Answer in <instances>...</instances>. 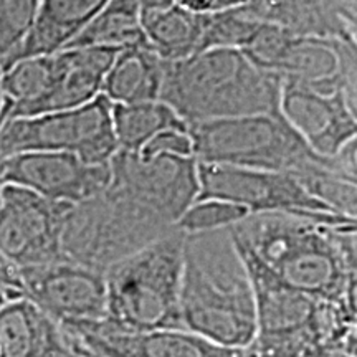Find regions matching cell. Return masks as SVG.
<instances>
[{
    "label": "cell",
    "instance_id": "ffe728a7",
    "mask_svg": "<svg viewBox=\"0 0 357 357\" xmlns=\"http://www.w3.org/2000/svg\"><path fill=\"white\" fill-rule=\"evenodd\" d=\"M205 13L178 6L146 8L141 12V29L147 47L164 61L185 60L200 52Z\"/></svg>",
    "mask_w": 357,
    "mask_h": 357
},
{
    "label": "cell",
    "instance_id": "3957f363",
    "mask_svg": "<svg viewBox=\"0 0 357 357\" xmlns=\"http://www.w3.org/2000/svg\"><path fill=\"white\" fill-rule=\"evenodd\" d=\"M190 134L197 162L289 174L319 202L337 182L356 181V141L334 158H323L281 113L197 124Z\"/></svg>",
    "mask_w": 357,
    "mask_h": 357
},
{
    "label": "cell",
    "instance_id": "2e32d148",
    "mask_svg": "<svg viewBox=\"0 0 357 357\" xmlns=\"http://www.w3.org/2000/svg\"><path fill=\"white\" fill-rule=\"evenodd\" d=\"M116 53L118 50L98 47L66 48L53 53L55 70L50 86L20 118L58 113L88 105L101 95L102 82Z\"/></svg>",
    "mask_w": 357,
    "mask_h": 357
},
{
    "label": "cell",
    "instance_id": "5bb4252c",
    "mask_svg": "<svg viewBox=\"0 0 357 357\" xmlns=\"http://www.w3.org/2000/svg\"><path fill=\"white\" fill-rule=\"evenodd\" d=\"M280 113L323 158H334L356 141V93L347 89L319 91L305 84L283 82Z\"/></svg>",
    "mask_w": 357,
    "mask_h": 357
},
{
    "label": "cell",
    "instance_id": "836d02e7",
    "mask_svg": "<svg viewBox=\"0 0 357 357\" xmlns=\"http://www.w3.org/2000/svg\"><path fill=\"white\" fill-rule=\"evenodd\" d=\"M83 354H84V352H83ZM88 356V354H86ZM89 357H93V356H89Z\"/></svg>",
    "mask_w": 357,
    "mask_h": 357
},
{
    "label": "cell",
    "instance_id": "1f68e13d",
    "mask_svg": "<svg viewBox=\"0 0 357 357\" xmlns=\"http://www.w3.org/2000/svg\"><path fill=\"white\" fill-rule=\"evenodd\" d=\"M3 177H2V159H0V199H2V189H3Z\"/></svg>",
    "mask_w": 357,
    "mask_h": 357
},
{
    "label": "cell",
    "instance_id": "4316f807",
    "mask_svg": "<svg viewBox=\"0 0 357 357\" xmlns=\"http://www.w3.org/2000/svg\"><path fill=\"white\" fill-rule=\"evenodd\" d=\"M0 294H3L7 300L24 298L19 270L3 258H0Z\"/></svg>",
    "mask_w": 357,
    "mask_h": 357
},
{
    "label": "cell",
    "instance_id": "7a4b0ae2",
    "mask_svg": "<svg viewBox=\"0 0 357 357\" xmlns=\"http://www.w3.org/2000/svg\"><path fill=\"white\" fill-rule=\"evenodd\" d=\"M230 236L287 287L356 311V218L337 213H257Z\"/></svg>",
    "mask_w": 357,
    "mask_h": 357
},
{
    "label": "cell",
    "instance_id": "8992f818",
    "mask_svg": "<svg viewBox=\"0 0 357 357\" xmlns=\"http://www.w3.org/2000/svg\"><path fill=\"white\" fill-rule=\"evenodd\" d=\"M238 250V248H236ZM255 296L253 357H357L356 311L287 287L240 252Z\"/></svg>",
    "mask_w": 357,
    "mask_h": 357
},
{
    "label": "cell",
    "instance_id": "603a6c76",
    "mask_svg": "<svg viewBox=\"0 0 357 357\" xmlns=\"http://www.w3.org/2000/svg\"><path fill=\"white\" fill-rule=\"evenodd\" d=\"M263 24L247 7L230 10L207 12L200 52L212 48H235L243 50ZM199 52V53H200Z\"/></svg>",
    "mask_w": 357,
    "mask_h": 357
},
{
    "label": "cell",
    "instance_id": "d6986e66",
    "mask_svg": "<svg viewBox=\"0 0 357 357\" xmlns=\"http://www.w3.org/2000/svg\"><path fill=\"white\" fill-rule=\"evenodd\" d=\"M164 79V60L147 47L134 45L118 50L111 63L101 95L111 105L155 101L160 98Z\"/></svg>",
    "mask_w": 357,
    "mask_h": 357
},
{
    "label": "cell",
    "instance_id": "d4e9b609",
    "mask_svg": "<svg viewBox=\"0 0 357 357\" xmlns=\"http://www.w3.org/2000/svg\"><path fill=\"white\" fill-rule=\"evenodd\" d=\"M250 215L247 208L218 199H197L178 218L176 229L184 235L227 230Z\"/></svg>",
    "mask_w": 357,
    "mask_h": 357
},
{
    "label": "cell",
    "instance_id": "9c48e42d",
    "mask_svg": "<svg viewBox=\"0 0 357 357\" xmlns=\"http://www.w3.org/2000/svg\"><path fill=\"white\" fill-rule=\"evenodd\" d=\"M22 153H68L108 164L118 153L111 102L100 95L75 109L8 119L0 129V159Z\"/></svg>",
    "mask_w": 357,
    "mask_h": 357
},
{
    "label": "cell",
    "instance_id": "6da1fadb",
    "mask_svg": "<svg viewBox=\"0 0 357 357\" xmlns=\"http://www.w3.org/2000/svg\"><path fill=\"white\" fill-rule=\"evenodd\" d=\"M109 181L91 199L70 205L61 231L68 261L102 271L176 230L199 195L195 158L118 151Z\"/></svg>",
    "mask_w": 357,
    "mask_h": 357
},
{
    "label": "cell",
    "instance_id": "277c9868",
    "mask_svg": "<svg viewBox=\"0 0 357 357\" xmlns=\"http://www.w3.org/2000/svg\"><path fill=\"white\" fill-rule=\"evenodd\" d=\"M178 307L185 331L231 349L253 344L255 296L230 229L185 235Z\"/></svg>",
    "mask_w": 357,
    "mask_h": 357
},
{
    "label": "cell",
    "instance_id": "f546056e",
    "mask_svg": "<svg viewBox=\"0 0 357 357\" xmlns=\"http://www.w3.org/2000/svg\"><path fill=\"white\" fill-rule=\"evenodd\" d=\"M8 119V111L6 108V102L2 100V95H0V129H2L3 124Z\"/></svg>",
    "mask_w": 357,
    "mask_h": 357
},
{
    "label": "cell",
    "instance_id": "ac0fdd59",
    "mask_svg": "<svg viewBox=\"0 0 357 357\" xmlns=\"http://www.w3.org/2000/svg\"><path fill=\"white\" fill-rule=\"evenodd\" d=\"M108 2L109 0H40L37 20L17 60L53 55L68 48Z\"/></svg>",
    "mask_w": 357,
    "mask_h": 357
},
{
    "label": "cell",
    "instance_id": "52a82bcc",
    "mask_svg": "<svg viewBox=\"0 0 357 357\" xmlns=\"http://www.w3.org/2000/svg\"><path fill=\"white\" fill-rule=\"evenodd\" d=\"M185 235L177 229L105 271L106 318L136 333L184 329L181 283Z\"/></svg>",
    "mask_w": 357,
    "mask_h": 357
},
{
    "label": "cell",
    "instance_id": "7c38bea8",
    "mask_svg": "<svg viewBox=\"0 0 357 357\" xmlns=\"http://www.w3.org/2000/svg\"><path fill=\"white\" fill-rule=\"evenodd\" d=\"M68 347L93 357H253L250 349L223 347L185 329L136 333L108 321L58 324Z\"/></svg>",
    "mask_w": 357,
    "mask_h": 357
},
{
    "label": "cell",
    "instance_id": "44dd1931",
    "mask_svg": "<svg viewBox=\"0 0 357 357\" xmlns=\"http://www.w3.org/2000/svg\"><path fill=\"white\" fill-rule=\"evenodd\" d=\"M111 121L118 151L139 154L147 142L167 129H189L164 101L111 105Z\"/></svg>",
    "mask_w": 357,
    "mask_h": 357
},
{
    "label": "cell",
    "instance_id": "7402d4cb",
    "mask_svg": "<svg viewBox=\"0 0 357 357\" xmlns=\"http://www.w3.org/2000/svg\"><path fill=\"white\" fill-rule=\"evenodd\" d=\"M144 3L146 0H109L68 48L98 47L121 50L146 43L141 29V12Z\"/></svg>",
    "mask_w": 357,
    "mask_h": 357
},
{
    "label": "cell",
    "instance_id": "9a60e30c",
    "mask_svg": "<svg viewBox=\"0 0 357 357\" xmlns=\"http://www.w3.org/2000/svg\"><path fill=\"white\" fill-rule=\"evenodd\" d=\"M109 162L88 164L68 153H22L2 160V177L3 184L24 187L58 204L77 205L105 189Z\"/></svg>",
    "mask_w": 357,
    "mask_h": 357
},
{
    "label": "cell",
    "instance_id": "d6a6232c",
    "mask_svg": "<svg viewBox=\"0 0 357 357\" xmlns=\"http://www.w3.org/2000/svg\"><path fill=\"white\" fill-rule=\"evenodd\" d=\"M7 301H10V300H7V298L6 296H3V294H0V307H2L3 305H6V303Z\"/></svg>",
    "mask_w": 357,
    "mask_h": 357
},
{
    "label": "cell",
    "instance_id": "f1b7e54d",
    "mask_svg": "<svg viewBox=\"0 0 357 357\" xmlns=\"http://www.w3.org/2000/svg\"><path fill=\"white\" fill-rule=\"evenodd\" d=\"M253 0H212V12L230 10V8H240L248 6Z\"/></svg>",
    "mask_w": 357,
    "mask_h": 357
},
{
    "label": "cell",
    "instance_id": "e0dca14e",
    "mask_svg": "<svg viewBox=\"0 0 357 357\" xmlns=\"http://www.w3.org/2000/svg\"><path fill=\"white\" fill-rule=\"evenodd\" d=\"M70 351L61 328L26 298L0 307V357H53Z\"/></svg>",
    "mask_w": 357,
    "mask_h": 357
},
{
    "label": "cell",
    "instance_id": "e575fe53",
    "mask_svg": "<svg viewBox=\"0 0 357 357\" xmlns=\"http://www.w3.org/2000/svg\"><path fill=\"white\" fill-rule=\"evenodd\" d=\"M0 258H2V257H0Z\"/></svg>",
    "mask_w": 357,
    "mask_h": 357
},
{
    "label": "cell",
    "instance_id": "4dcf8cb0",
    "mask_svg": "<svg viewBox=\"0 0 357 357\" xmlns=\"http://www.w3.org/2000/svg\"><path fill=\"white\" fill-rule=\"evenodd\" d=\"M53 357H89V356L83 354V352H79V351H73V349H70V351L61 352V354H56V356H53Z\"/></svg>",
    "mask_w": 357,
    "mask_h": 357
},
{
    "label": "cell",
    "instance_id": "8fae6325",
    "mask_svg": "<svg viewBox=\"0 0 357 357\" xmlns=\"http://www.w3.org/2000/svg\"><path fill=\"white\" fill-rule=\"evenodd\" d=\"M197 199L225 200V202L247 208L250 215H257V213H296V215L336 213L328 205L312 197L306 187L289 174L204 162H197Z\"/></svg>",
    "mask_w": 357,
    "mask_h": 357
},
{
    "label": "cell",
    "instance_id": "83f0119b",
    "mask_svg": "<svg viewBox=\"0 0 357 357\" xmlns=\"http://www.w3.org/2000/svg\"><path fill=\"white\" fill-rule=\"evenodd\" d=\"M172 6H178L182 8H187L190 12L197 13H207L212 12V0H167Z\"/></svg>",
    "mask_w": 357,
    "mask_h": 357
},
{
    "label": "cell",
    "instance_id": "ba28073f",
    "mask_svg": "<svg viewBox=\"0 0 357 357\" xmlns=\"http://www.w3.org/2000/svg\"><path fill=\"white\" fill-rule=\"evenodd\" d=\"M245 56L258 68L319 91L356 93V43L296 35L276 24H263L247 43Z\"/></svg>",
    "mask_w": 357,
    "mask_h": 357
},
{
    "label": "cell",
    "instance_id": "5b68a950",
    "mask_svg": "<svg viewBox=\"0 0 357 357\" xmlns=\"http://www.w3.org/2000/svg\"><path fill=\"white\" fill-rule=\"evenodd\" d=\"M283 82L235 48H212L164 61L160 101L187 126L280 113Z\"/></svg>",
    "mask_w": 357,
    "mask_h": 357
},
{
    "label": "cell",
    "instance_id": "4fadbf2b",
    "mask_svg": "<svg viewBox=\"0 0 357 357\" xmlns=\"http://www.w3.org/2000/svg\"><path fill=\"white\" fill-rule=\"evenodd\" d=\"M24 298L55 323L106 318V281L102 271L61 260L20 268Z\"/></svg>",
    "mask_w": 357,
    "mask_h": 357
},
{
    "label": "cell",
    "instance_id": "30bf717a",
    "mask_svg": "<svg viewBox=\"0 0 357 357\" xmlns=\"http://www.w3.org/2000/svg\"><path fill=\"white\" fill-rule=\"evenodd\" d=\"M70 205L6 184L0 199V257L17 270L65 260L61 231Z\"/></svg>",
    "mask_w": 357,
    "mask_h": 357
},
{
    "label": "cell",
    "instance_id": "484cf974",
    "mask_svg": "<svg viewBox=\"0 0 357 357\" xmlns=\"http://www.w3.org/2000/svg\"><path fill=\"white\" fill-rule=\"evenodd\" d=\"M139 155H174V158H194V141L190 129H167L159 132L142 147Z\"/></svg>",
    "mask_w": 357,
    "mask_h": 357
},
{
    "label": "cell",
    "instance_id": "cb8c5ba5",
    "mask_svg": "<svg viewBox=\"0 0 357 357\" xmlns=\"http://www.w3.org/2000/svg\"><path fill=\"white\" fill-rule=\"evenodd\" d=\"M40 0H0V71L15 63L35 20Z\"/></svg>",
    "mask_w": 357,
    "mask_h": 357
}]
</instances>
